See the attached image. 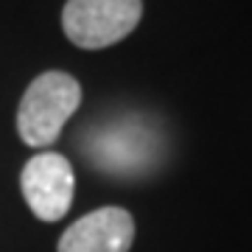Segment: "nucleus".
I'll list each match as a JSON object with an SVG mask.
<instances>
[{
    "instance_id": "obj_1",
    "label": "nucleus",
    "mask_w": 252,
    "mask_h": 252,
    "mask_svg": "<svg viewBox=\"0 0 252 252\" xmlns=\"http://www.w3.org/2000/svg\"><path fill=\"white\" fill-rule=\"evenodd\" d=\"M81 104V84L70 73L48 70L23 93L17 109L20 140L31 149H48Z\"/></svg>"
},
{
    "instance_id": "obj_2",
    "label": "nucleus",
    "mask_w": 252,
    "mask_h": 252,
    "mask_svg": "<svg viewBox=\"0 0 252 252\" xmlns=\"http://www.w3.org/2000/svg\"><path fill=\"white\" fill-rule=\"evenodd\" d=\"M143 17V0H67L62 11L64 36L76 48L101 51L126 39Z\"/></svg>"
},
{
    "instance_id": "obj_3",
    "label": "nucleus",
    "mask_w": 252,
    "mask_h": 252,
    "mask_svg": "<svg viewBox=\"0 0 252 252\" xmlns=\"http://www.w3.org/2000/svg\"><path fill=\"white\" fill-rule=\"evenodd\" d=\"M157 146V135L137 118L109 121L84 137L87 162L107 174H140L149 162H154Z\"/></svg>"
},
{
    "instance_id": "obj_4",
    "label": "nucleus",
    "mask_w": 252,
    "mask_h": 252,
    "mask_svg": "<svg viewBox=\"0 0 252 252\" xmlns=\"http://www.w3.org/2000/svg\"><path fill=\"white\" fill-rule=\"evenodd\" d=\"M23 199L42 221H59L76 196V174L70 160L59 152H39L23 165L20 174Z\"/></svg>"
},
{
    "instance_id": "obj_5",
    "label": "nucleus",
    "mask_w": 252,
    "mask_h": 252,
    "mask_svg": "<svg viewBox=\"0 0 252 252\" xmlns=\"http://www.w3.org/2000/svg\"><path fill=\"white\" fill-rule=\"evenodd\" d=\"M135 219L124 207H98L62 233L56 252H129Z\"/></svg>"
}]
</instances>
